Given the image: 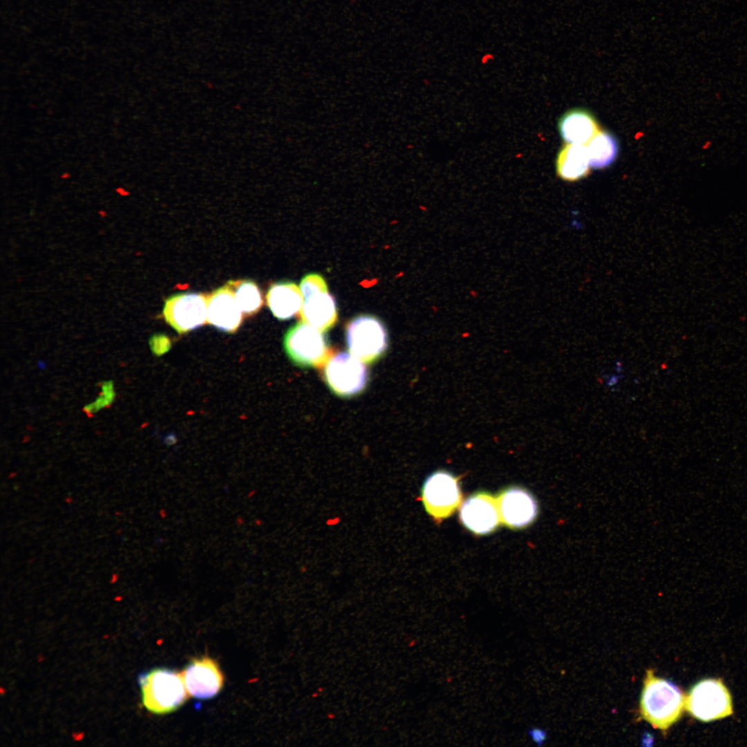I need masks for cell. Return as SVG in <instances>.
I'll use <instances>...</instances> for the list:
<instances>
[{"label": "cell", "mask_w": 747, "mask_h": 747, "mask_svg": "<svg viewBox=\"0 0 747 747\" xmlns=\"http://www.w3.org/2000/svg\"><path fill=\"white\" fill-rule=\"evenodd\" d=\"M684 694L674 683L646 672L640 699L642 718L654 728L667 730L676 722L685 706Z\"/></svg>", "instance_id": "cell-1"}, {"label": "cell", "mask_w": 747, "mask_h": 747, "mask_svg": "<svg viewBox=\"0 0 747 747\" xmlns=\"http://www.w3.org/2000/svg\"><path fill=\"white\" fill-rule=\"evenodd\" d=\"M142 701L149 712L163 714L180 708L189 696L181 673L154 668L139 674Z\"/></svg>", "instance_id": "cell-2"}, {"label": "cell", "mask_w": 747, "mask_h": 747, "mask_svg": "<svg viewBox=\"0 0 747 747\" xmlns=\"http://www.w3.org/2000/svg\"><path fill=\"white\" fill-rule=\"evenodd\" d=\"M685 707L694 718L704 722L732 714L729 690L718 679H705L695 683L685 697Z\"/></svg>", "instance_id": "cell-3"}, {"label": "cell", "mask_w": 747, "mask_h": 747, "mask_svg": "<svg viewBox=\"0 0 747 747\" xmlns=\"http://www.w3.org/2000/svg\"><path fill=\"white\" fill-rule=\"evenodd\" d=\"M284 347L289 358L300 367H320L331 356L322 332L303 321L288 329Z\"/></svg>", "instance_id": "cell-4"}, {"label": "cell", "mask_w": 747, "mask_h": 747, "mask_svg": "<svg viewBox=\"0 0 747 747\" xmlns=\"http://www.w3.org/2000/svg\"><path fill=\"white\" fill-rule=\"evenodd\" d=\"M346 341L351 353L363 362L372 363L386 351L388 341L384 324L372 315H360L346 327Z\"/></svg>", "instance_id": "cell-5"}, {"label": "cell", "mask_w": 747, "mask_h": 747, "mask_svg": "<svg viewBox=\"0 0 747 747\" xmlns=\"http://www.w3.org/2000/svg\"><path fill=\"white\" fill-rule=\"evenodd\" d=\"M363 362L351 353L331 356L324 365L323 375L328 386L338 396L350 397L362 391L368 380Z\"/></svg>", "instance_id": "cell-6"}, {"label": "cell", "mask_w": 747, "mask_h": 747, "mask_svg": "<svg viewBox=\"0 0 747 747\" xmlns=\"http://www.w3.org/2000/svg\"><path fill=\"white\" fill-rule=\"evenodd\" d=\"M421 500L427 513L435 519L450 516L461 501L459 478L445 470L434 472L423 484Z\"/></svg>", "instance_id": "cell-7"}, {"label": "cell", "mask_w": 747, "mask_h": 747, "mask_svg": "<svg viewBox=\"0 0 747 747\" xmlns=\"http://www.w3.org/2000/svg\"><path fill=\"white\" fill-rule=\"evenodd\" d=\"M208 295L190 293L169 297L163 311L165 321L180 334L203 325L207 322Z\"/></svg>", "instance_id": "cell-8"}, {"label": "cell", "mask_w": 747, "mask_h": 747, "mask_svg": "<svg viewBox=\"0 0 747 747\" xmlns=\"http://www.w3.org/2000/svg\"><path fill=\"white\" fill-rule=\"evenodd\" d=\"M181 674L189 696L199 699L214 697L223 684L218 664L207 656L193 659Z\"/></svg>", "instance_id": "cell-9"}, {"label": "cell", "mask_w": 747, "mask_h": 747, "mask_svg": "<svg viewBox=\"0 0 747 747\" xmlns=\"http://www.w3.org/2000/svg\"><path fill=\"white\" fill-rule=\"evenodd\" d=\"M459 518L472 533L488 534L497 528L501 519L497 499L486 492L474 494L461 504Z\"/></svg>", "instance_id": "cell-10"}, {"label": "cell", "mask_w": 747, "mask_h": 747, "mask_svg": "<svg viewBox=\"0 0 747 747\" xmlns=\"http://www.w3.org/2000/svg\"><path fill=\"white\" fill-rule=\"evenodd\" d=\"M497 501L501 521L509 528L526 527L537 517V502L524 488H508L499 494Z\"/></svg>", "instance_id": "cell-11"}, {"label": "cell", "mask_w": 747, "mask_h": 747, "mask_svg": "<svg viewBox=\"0 0 747 747\" xmlns=\"http://www.w3.org/2000/svg\"><path fill=\"white\" fill-rule=\"evenodd\" d=\"M243 313L234 288L228 283L208 295L207 322L225 332L234 333Z\"/></svg>", "instance_id": "cell-12"}, {"label": "cell", "mask_w": 747, "mask_h": 747, "mask_svg": "<svg viewBox=\"0 0 747 747\" xmlns=\"http://www.w3.org/2000/svg\"><path fill=\"white\" fill-rule=\"evenodd\" d=\"M299 314L303 322L322 332L331 329L338 319L336 303L329 292L317 293L304 299Z\"/></svg>", "instance_id": "cell-13"}, {"label": "cell", "mask_w": 747, "mask_h": 747, "mask_svg": "<svg viewBox=\"0 0 747 747\" xmlns=\"http://www.w3.org/2000/svg\"><path fill=\"white\" fill-rule=\"evenodd\" d=\"M299 287L290 282L273 284L266 294L267 305L279 320H287L297 315L303 304Z\"/></svg>", "instance_id": "cell-14"}, {"label": "cell", "mask_w": 747, "mask_h": 747, "mask_svg": "<svg viewBox=\"0 0 747 747\" xmlns=\"http://www.w3.org/2000/svg\"><path fill=\"white\" fill-rule=\"evenodd\" d=\"M559 131L566 143L587 144L599 131L595 118L588 111L574 109L559 120Z\"/></svg>", "instance_id": "cell-15"}, {"label": "cell", "mask_w": 747, "mask_h": 747, "mask_svg": "<svg viewBox=\"0 0 747 747\" xmlns=\"http://www.w3.org/2000/svg\"><path fill=\"white\" fill-rule=\"evenodd\" d=\"M590 167L586 145L566 143L559 151L555 162L557 176L571 182L587 176Z\"/></svg>", "instance_id": "cell-16"}, {"label": "cell", "mask_w": 747, "mask_h": 747, "mask_svg": "<svg viewBox=\"0 0 747 747\" xmlns=\"http://www.w3.org/2000/svg\"><path fill=\"white\" fill-rule=\"evenodd\" d=\"M590 166L603 169L611 165L618 153V143L609 132L599 130L586 144Z\"/></svg>", "instance_id": "cell-17"}, {"label": "cell", "mask_w": 747, "mask_h": 747, "mask_svg": "<svg viewBox=\"0 0 747 747\" xmlns=\"http://www.w3.org/2000/svg\"><path fill=\"white\" fill-rule=\"evenodd\" d=\"M234 290L238 304L245 315L257 313L262 306L261 292L252 281L237 280L228 282Z\"/></svg>", "instance_id": "cell-18"}, {"label": "cell", "mask_w": 747, "mask_h": 747, "mask_svg": "<svg viewBox=\"0 0 747 747\" xmlns=\"http://www.w3.org/2000/svg\"><path fill=\"white\" fill-rule=\"evenodd\" d=\"M100 387L101 391L96 400L86 405L83 408V411L88 416L94 415L102 409L110 407L116 398V393L112 380L102 382Z\"/></svg>", "instance_id": "cell-19"}, {"label": "cell", "mask_w": 747, "mask_h": 747, "mask_svg": "<svg viewBox=\"0 0 747 747\" xmlns=\"http://www.w3.org/2000/svg\"><path fill=\"white\" fill-rule=\"evenodd\" d=\"M299 288L303 299L317 293L328 292V287L324 279L317 273H311L303 277Z\"/></svg>", "instance_id": "cell-20"}, {"label": "cell", "mask_w": 747, "mask_h": 747, "mask_svg": "<svg viewBox=\"0 0 747 747\" xmlns=\"http://www.w3.org/2000/svg\"><path fill=\"white\" fill-rule=\"evenodd\" d=\"M528 735L530 739L539 746L542 745L547 738L546 730L538 727H532L529 728Z\"/></svg>", "instance_id": "cell-21"}, {"label": "cell", "mask_w": 747, "mask_h": 747, "mask_svg": "<svg viewBox=\"0 0 747 747\" xmlns=\"http://www.w3.org/2000/svg\"><path fill=\"white\" fill-rule=\"evenodd\" d=\"M642 741L643 746H652L654 741V737L649 732H645L643 735Z\"/></svg>", "instance_id": "cell-22"}]
</instances>
